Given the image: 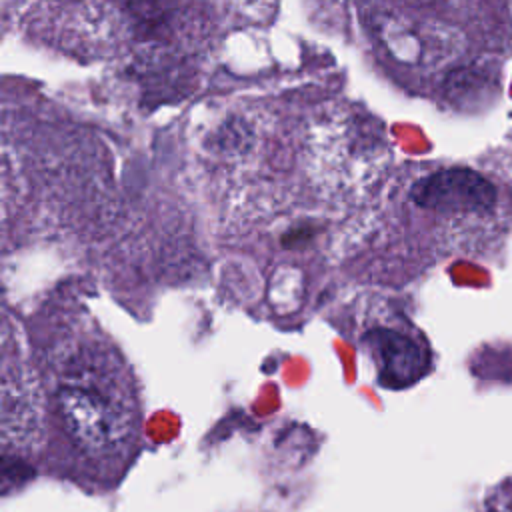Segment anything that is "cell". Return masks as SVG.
I'll return each instance as SVG.
<instances>
[{"mask_svg":"<svg viewBox=\"0 0 512 512\" xmlns=\"http://www.w3.org/2000/svg\"><path fill=\"white\" fill-rule=\"evenodd\" d=\"M364 340L378 366L380 382L386 386H410L428 370V350L420 340L406 332L372 328Z\"/></svg>","mask_w":512,"mask_h":512,"instance_id":"cell-2","label":"cell"},{"mask_svg":"<svg viewBox=\"0 0 512 512\" xmlns=\"http://www.w3.org/2000/svg\"><path fill=\"white\" fill-rule=\"evenodd\" d=\"M54 410L66 442V478L86 488L114 486L138 430L136 402L114 354L92 344L72 352L56 378Z\"/></svg>","mask_w":512,"mask_h":512,"instance_id":"cell-1","label":"cell"}]
</instances>
